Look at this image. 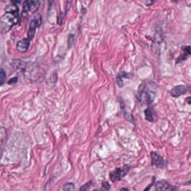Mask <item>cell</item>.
I'll return each instance as SVG.
<instances>
[{
  "mask_svg": "<svg viewBox=\"0 0 191 191\" xmlns=\"http://www.w3.org/2000/svg\"><path fill=\"white\" fill-rule=\"evenodd\" d=\"M11 64L16 71L23 74L24 79L28 82L37 81L44 75V70L36 63L14 59Z\"/></svg>",
  "mask_w": 191,
  "mask_h": 191,
  "instance_id": "1",
  "label": "cell"
},
{
  "mask_svg": "<svg viewBox=\"0 0 191 191\" xmlns=\"http://www.w3.org/2000/svg\"><path fill=\"white\" fill-rule=\"evenodd\" d=\"M5 13L0 17V32L6 33L18 21V9L16 4L13 3L7 6Z\"/></svg>",
  "mask_w": 191,
  "mask_h": 191,
  "instance_id": "2",
  "label": "cell"
},
{
  "mask_svg": "<svg viewBox=\"0 0 191 191\" xmlns=\"http://www.w3.org/2000/svg\"><path fill=\"white\" fill-rule=\"evenodd\" d=\"M155 96V93L150 90L145 82H143L139 85L136 97L140 102L150 104L154 101Z\"/></svg>",
  "mask_w": 191,
  "mask_h": 191,
  "instance_id": "3",
  "label": "cell"
},
{
  "mask_svg": "<svg viewBox=\"0 0 191 191\" xmlns=\"http://www.w3.org/2000/svg\"><path fill=\"white\" fill-rule=\"evenodd\" d=\"M130 168V166L128 165H124L123 167H116L115 170L110 172V180L113 182L121 181L128 174Z\"/></svg>",
  "mask_w": 191,
  "mask_h": 191,
  "instance_id": "4",
  "label": "cell"
},
{
  "mask_svg": "<svg viewBox=\"0 0 191 191\" xmlns=\"http://www.w3.org/2000/svg\"><path fill=\"white\" fill-rule=\"evenodd\" d=\"M41 3L39 1L28 0L23 3V15L26 16L30 13H34L39 8Z\"/></svg>",
  "mask_w": 191,
  "mask_h": 191,
  "instance_id": "5",
  "label": "cell"
},
{
  "mask_svg": "<svg viewBox=\"0 0 191 191\" xmlns=\"http://www.w3.org/2000/svg\"><path fill=\"white\" fill-rule=\"evenodd\" d=\"M42 23V18L40 14H37L32 19L28 32V37L29 40H31L34 38V35L36 32V29L38 27L40 26Z\"/></svg>",
  "mask_w": 191,
  "mask_h": 191,
  "instance_id": "6",
  "label": "cell"
},
{
  "mask_svg": "<svg viewBox=\"0 0 191 191\" xmlns=\"http://www.w3.org/2000/svg\"><path fill=\"white\" fill-rule=\"evenodd\" d=\"M151 164L153 167H155L159 169H165L167 165V162L160 156L157 152L151 151Z\"/></svg>",
  "mask_w": 191,
  "mask_h": 191,
  "instance_id": "7",
  "label": "cell"
},
{
  "mask_svg": "<svg viewBox=\"0 0 191 191\" xmlns=\"http://www.w3.org/2000/svg\"><path fill=\"white\" fill-rule=\"evenodd\" d=\"M188 88L183 85H177L170 89L169 93L170 95L174 98H178L188 92Z\"/></svg>",
  "mask_w": 191,
  "mask_h": 191,
  "instance_id": "8",
  "label": "cell"
},
{
  "mask_svg": "<svg viewBox=\"0 0 191 191\" xmlns=\"http://www.w3.org/2000/svg\"><path fill=\"white\" fill-rule=\"evenodd\" d=\"M8 138V133L5 127H0V160L3 157V153Z\"/></svg>",
  "mask_w": 191,
  "mask_h": 191,
  "instance_id": "9",
  "label": "cell"
},
{
  "mask_svg": "<svg viewBox=\"0 0 191 191\" xmlns=\"http://www.w3.org/2000/svg\"><path fill=\"white\" fill-rule=\"evenodd\" d=\"M30 40L29 38H23V40H19L17 45H16V49L18 52L21 53H24L26 52L30 46Z\"/></svg>",
  "mask_w": 191,
  "mask_h": 191,
  "instance_id": "10",
  "label": "cell"
},
{
  "mask_svg": "<svg viewBox=\"0 0 191 191\" xmlns=\"http://www.w3.org/2000/svg\"><path fill=\"white\" fill-rule=\"evenodd\" d=\"M170 187V184L165 179L158 181L155 184V191H167Z\"/></svg>",
  "mask_w": 191,
  "mask_h": 191,
  "instance_id": "11",
  "label": "cell"
},
{
  "mask_svg": "<svg viewBox=\"0 0 191 191\" xmlns=\"http://www.w3.org/2000/svg\"><path fill=\"white\" fill-rule=\"evenodd\" d=\"M144 114L145 116L146 120L149 121L150 122H154V118L153 115L152 111L150 110L149 108H147L144 110Z\"/></svg>",
  "mask_w": 191,
  "mask_h": 191,
  "instance_id": "12",
  "label": "cell"
},
{
  "mask_svg": "<svg viewBox=\"0 0 191 191\" xmlns=\"http://www.w3.org/2000/svg\"><path fill=\"white\" fill-rule=\"evenodd\" d=\"M63 191H75L76 187L73 183L68 182L63 185Z\"/></svg>",
  "mask_w": 191,
  "mask_h": 191,
  "instance_id": "13",
  "label": "cell"
},
{
  "mask_svg": "<svg viewBox=\"0 0 191 191\" xmlns=\"http://www.w3.org/2000/svg\"><path fill=\"white\" fill-rule=\"evenodd\" d=\"M7 79V75L5 71L3 68H0V86L3 85Z\"/></svg>",
  "mask_w": 191,
  "mask_h": 191,
  "instance_id": "14",
  "label": "cell"
},
{
  "mask_svg": "<svg viewBox=\"0 0 191 191\" xmlns=\"http://www.w3.org/2000/svg\"><path fill=\"white\" fill-rule=\"evenodd\" d=\"M188 58V56L186 55V54H182L181 55L179 56L178 57L175 59V64H178L183 62L184 61L187 60Z\"/></svg>",
  "mask_w": 191,
  "mask_h": 191,
  "instance_id": "15",
  "label": "cell"
},
{
  "mask_svg": "<svg viewBox=\"0 0 191 191\" xmlns=\"http://www.w3.org/2000/svg\"><path fill=\"white\" fill-rule=\"evenodd\" d=\"M181 50L183 51L186 55H191V45H184L181 48Z\"/></svg>",
  "mask_w": 191,
  "mask_h": 191,
  "instance_id": "16",
  "label": "cell"
},
{
  "mask_svg": "<svg viewBox=\"0 0 191 191\" xmlns=\"http://www.w3.org/2000/svg\"><path fill=\"white\" fill-rule=\"evenodd\" d=\"M111 188V186L110 183L108 181H103L102 183V191H109Z\"/></svg>",
  "mask_w": 191,
  "mask_h": 191,
  "instance_id": "17",
  "label": "cell"
},
{
  "mask_svg": "<svg viewBox=\"0 0 191 191\" xmlns=\"http://www.w3.org/2000/svg\"><path fill=\"white\" fill-rule=\"evenodd\" d=\"M92 183V181H89L88 182L85 183L83 186H81V187L79 188L78 191H87L89 188V187H91V186Z\"/></svg>",
  "mask_w": 191,
  "mask_h": 191,
  "instance_id": "18",
  "label": "cell"
},
{
  "mask_svg": "<svg viewBox=\"0 0 191 191\" xmlns=\"http://www.w3.org/2000/svg\"><path fill=\"white\" fill-rule=\"evenodd\" d=\"M124 116L126 119L131 122L132 123H134V118L133 117V115H132L130 113L128 112L124 113Z\"/></svg>",
  "mask_w": 191,
  "mask_h": 191,
  "instance_id": "19",
  "label": "cell"
},
{
  "mask_svg": "<svg viewBox=\"0 0 191 191\" xmlns=\"http://www.w3.org/2000/svg\"><path fill=\"white\" fill-rule=\"evenodd\" d=\"M116 83L120 88H122L123 86V82L122 79V76L118 75L116 77Z\"/></svg>",
  "mask_w": 191,
  "mask_h": 191,
  "instance_id": "20",
  "label": "cell"
},
{
  "mask_svg": "<svg viewBox=\"0 0 191 191\" xmlns=\"http://www.w3.org/2000/svg\"><path fill=\"white\" fill-rule=\"evenodd\" d=\"M18 77H13V78H11L8 80V84L10 85L13 86V85H15L18 82Z\"/></svg>",
  "mask_w": 191,
  "mask_h": 191,
  "instance_id": "21",
  "label": "cell"
},
{
  "mask_svg": "<svg viewBox=\"0 0 191 191\" xmlns=\"http://www.w3.org/2000/svg\"><path fill=\"white\" fill-rule=\"evenodd\" d=\"M156 178L155 177H153L152 178V183L149 184L148 186H147V187L145 188L144 189V191H150V189L152 188V187L154 185V184L155 183V181Z\"/></svg>",
  "mask_w": 191,
  "mask_h": 191,
  "instance_id": "22",
  "label": "cell"
},
{
  "mask_svg": "<svg viewBox=\"0 0 191 191\" xmlns=\"http://www.w3.org/2000/svg\"><path fill=\"white\" fill-rule=\"evenodd\" d=\"M74 35H70L69 37V39H68V45L69 46H72V45L73 44L74 40Z\"/></svg>",
  "mask_w": 191,
  "mask_h": 191,
  "instance_id": "23",
  "label": "cell"
},
{
  "mask_svg": "<svg viewBox=\"0 0 191 191\" xmlns=\"http://www.w3.org/2000/svg\"><path fill=\"white\" fill-rule=\"evenodd\" d=\"M185 102L188 104L191 105V97H187L185 99Z\"/></svg>",
  "mask_w": 191,
  "mask_h": 191,
  "instance_id": "24",
  "label": "cell"
},
{
  "mask_svg": "<svg viewBox=\"0 0 191 191\" xmlns=\"http://www.w3.org/2000/svg\"><path fill=\"white\" fill-rule=\"evenodd\" d=\"M120 191H129V189L128 188H127L123 187V188H122L121 189Z\"/></svg>",
  "mask_w": 191,
  "mask_h": 191,
  "instance_id": "25",
  "label": "cell"
},
{
  "mask_svg": "<svg viewBox=\"0 0 191 191\" xmlns=\"http://www.w3.org/2000/svg\"><path fill=\"white\" fill-rule=\"evenodd\" d=\"M185 184H187V185H191V179H190V180L188 181V182H187L186 183H185Z\"/></svg>",
  "mask_w": 191,
  "mask_h": 191,
  "instance_id": "26",
  "label": "cell"
},
{
  "mask_svg": "<svg viewBox=\"0 0 191 191\" xmlns=\"http://www.w3.org/2000/svg\"><path fill=\"white\" fill-rule=\"evenodd\" d=\"M93 191H102L101 189H94Z\"/></svg>",
  "mask_w": 191,
  "mask_h": 191,
  "instance_id": "27",
  "label": "cell"
}]
</instances>
